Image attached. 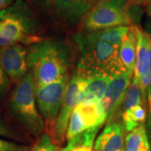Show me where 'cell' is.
Returning a JSON list of instances; mask_svg holds the SVG:
<instances>
[{
    "mask_svg": "<svg viewBox=\"0 0 151 151\" xmlns=\"http://www.w3.org/2000/svg\"><path fill=\"white\" fill-rule=\"evenodd\" d=\"M27 65L35 86H45L68 74V53L62 44L42 40L29 45Z\"/></svg>",
    "mask_w": 151,
    "mask_h": 151,
    "instance_id": "1",
    "label": "cell"
},
{
    "mask_svg": "<svg viewBox=\"0 0 151 151\" xmlns=\"http://www.w3.org/2000/svg\"><path fill=\"white\" fill-rule=\"evenodd\" d=\"M6 109L11 120L30 137L37 139L46 131L35 100L34 80L29 72L11 92Z\"/></svg>",
    "mask_w": 151,
    "mask_h": 151,
    "instance_id": "2",
    "label": "cell"
},
{
    "mask_svg": "<svg viewBox=\"0 0 151 151\" xmlns=\"http://www.w3.org/2000/svg\"><path fill=\"white\" fill-rule=\"evenodd\" d=\"M0 48L14 44L30 45L42 39L36 35L35 21L21 1L0 11Z\"/></svg>",
    "mask_w": 151,
    "mask_h": 151,
    "instance_id": "3",
    "label": "cell"
},
{
    "mask_svg": "<svg viewBox=\"0 0 151 151\" xmlns=\"http://www.w3.org/2000/svg\"><path fill=\"white\" fill-rule=\"evenodd\" d=\"M81 48L82 55L77 70L81 73H105L112 76L123 72L119 64V47L87 34L81 40Z\"/></svg>",
    "mask_w": 151,
    "mask_h": 151,
    "instance_id": "4",
    "label": "cell"
},
{
    "mask_svg": "<svg viewBox=\"0 0 151 151\" xmlns=\"http://www.w3.org/2000/svg\"><path fill=\"white\" fill-rule=\"evenodd\" d=\"M129 0H102L83 18L82 27L88 33L118 26H131Z\"/></svg>",
    "mask_w": 151,
    "mask_h": 151,
    "instance_id": "5",
    "label": "cell"
},
{
    "mask_svg": "<svg viewBox=\"0 0 151 151\" xmlns=\"http://www.w3.org/2000/svg\"><path fill=\"white\" fill-rule=\"evenodd\" d=\"M86 86L84 76L76 70L69 79L66 86L63 103L56 118L54 127L49 134L55 145L60 147L66 140V131L70 115L79 103L80 97Z\"/></svg>",
    "mask_w": 151,
    "mask_h": 151,
    "instance_id": "6",
    "label": "cell"
},
{
    "mask_svg": "<svg viewBox=\"0 0 151 151\" xmlns=\"http://www.w3.org/2000/svg\"><path fill=\"white\" fill-rule=\"evenodd\" d=\"M68 81L69 76L66 74L50 84L35 86L38 109L45 123L46 133L48 134L51 132L54 127L63 103Z\"/></svg>",
    "mask_w": 151,
    "mask_h": 151,
    "instance_id": "7",
    "label": "cell"
},
{
    "mask_svg": "<svg viewBox=\"0 0 151 151\" xmlns=\"http://www.w3.org/2000/svg\"><path fill=\"white\" fill-rule=\"evenodd\" d=\"M134 28L137 38V49L134 72L133 76L139 83L142 101L146 108L147 94L151 86V68L150 64L151 35L144 31L136 24H134Z\"/></svg>",
    "mask_w": 151,
    "mask_h": 151,
    "instance_id": "8",
    "label": "cell"
},
{
    "mask_svg": "<svg viewBox=\"0 0 151 151\" xmlns=\"http://www.w3.org/2000/svg\"><path fill=\"white\" fill-rule=\"evenodd\" d=\"M133 76L128 72H121L111 76L105 95L98 103L107 119V123L117 117V113L119 111L126 91L132 81Z\"/></svg>",
    "mask_w": 151,
    "mask_h": 151,
    "instance_id": "9",
    "label": "cell"
},
{
    "mask_svg": "<svg viewBox=\"0 0 151 151\" xmlns=\"http://www.w3.org/2000/svg\"><path fill=\"white\" fill-rule=\"evenodd\" d=\"M107 122L99 104L85 106L78 103L70 115L66 131V140L93 127H103ZM65 140V141H66Z\"/></svg>",
    "mask_w": 151,
    "mask_h": 151,
    "instance_id": "10",
    "label": "cell"
},
{
    "mask_svg": "<svg viewBox=\"0 0 151 151\" xmlns=\"http://www.w3.org/2000/svg\"><path fill=\"white\" fill-rule=\"evenodd\" d=\"M0 65L11 82L17 84L28 73L27 48L21 44L1 47Z\"/></svg>",
    "mask_w": 151,
    "mask_h": 151,
    "instance_id": "11",
    "label": "cell"
},
{
    "mask_svg": "<svg viewBox=\"0 0 151 151\" xmlns=\"http://www.w3.org/2000/svg\"><path fill=\"white\" fill-rule=\"evenodd\" d=\"M125 129L116 119L108 122L94 143L93 151H124Z\"/></svg>",
    "mask_w": 151,
    "mask_h": 151,
    "instance_id": "12",
    "label": "cell"
},
{
    "mask_svg": "<svg viewBox=\"0 0 151 151\" xmlns=\"http://www.w3.org/2000/svg\"><path fill=\"white\" fill-rule=\"evenodd\" d=\"M81 74L85 77L86 86L81 92L79 103L85 106H90L100 103L105 95L111 76L105 73Z\"/></svg>",
    "mask_w": 151,
    "mask_h": 151,
    "instance_id": "13",
    "label": "cell"
},
{
    "mask_svg": "<svg viewBox=\"0 0 151 151\" xmlns=\"http://www.w3.org/2000/svg\"><path fill=\"white\" fill-rule=\"evenodd\" d=\"M137 38L134 24L129 26V32L119 49V64L123 72H128L134 75L136 62Z\"/></svg>",
    "mask_w": 151,
    "mask_h": 151,
    "instance_id": "14",
    "label": "cell"
},
{
    "mask_svg": "<svg viewBox=\"0 0 151 151\" xmlns=\"http://www.w3.org/2000/svg\"><path fill=\"white\" fill-rule=\"evenodd\" d=\"M124 151H151L145 124L128 133L124 140Z\"/></svg>",
    "mask_w": 151,
    "mask_h": 151,
    "instance_id": "15",
    "label": "cell"
},
{
    "mask_svg": "<svg viewBox=\"0 0 151 151\" xmlns=\"http://www.w3.org/2000/svg\"><path fill=\"white\" fill-rule=\"evenodd\" d=\"M0 137L20 144L31 143L32 139L17 124L0 115Z\"/></svg>",
    "mask_w": 151,
    "mask_h": 151,
    "instance_id": "16",
    "label": "cell"
},
{
    "mask_svg": "<svg viewBox=\"0 0 151 151\" xmlns=\"http://www.w3.org/2000/svg\"><path fill=\"white\" fill-rule=\"evenodd\" d=\"M103 127L101 126L93 127L73 136L70 139L66 140V145L62 147L61 151H70L74 149L81 147L92 148V146L94 145L97 133Z\"/></svg>",
    "mask_w": 151,
    "mask_h": 151,
    "instance_id": "17",
    "label": "cell"
},
{
    "mask_svg": "<svg viewBox=\"0 0 151 151\" xmlns=\"http://www.w3.org/2000/svg\"><path fill=\"white\" fill-rule=\"evenodd\" d=\"M146 108L143 105H137L121 113L122 124L126 133H129L146 121Z\"/></svg>",
    "mask_w": 151,
    "mask_h": 151,
    "instance_id": "18",
    "label": "cell"
},
{
    "mask_svg": "<svg viewBox=\"0 0 151 151\" xmlns=\"http://www.w3.org/2000/svg\"><path fill=\"white\" fill-rule=\"evenodd\" d=\"M129 26H118V27L105 29L88 34L97 40L106 41L119 48L124 37L129 32Z\"/></svg>",
    "mask_w": 151,
    "mask_h": 151,
    "instance_id": "19",
    "label": "cell"
},
{
    "mask_svg": "<svg viewBox=\"0 0 151 151\" xmlns=\"http://www.w3.org/2000/svg\"><path fill=\"white\" fill-rule=\"evenodd\" d=\"M60 15L70 21H76L80 17L79 0H50Z\"/></svg>",
    "mask_w": 151,
    "mask_h": 151,
    "instance_id": "20",
    "label": "cell"
},
{
    "mask_svg": "<svg viewBox=\"0 0 151 151\" xmlns=\"http://www.w3.org/2000/svg\"><path fill=\"white\" fill-rule=\"evenodd\" d=\"M137 105H143L142 101V96H141V91L139 83L137 79H135L133 76L132 81L130 83L129 86L128 87L125 96H124L123 103L121 104V107L119 108L120 114L125 111L129 110L131 108L137 106ZM145 107V106H144Z\"/></svg>",
    "mask_w": 151,
    "mask_h": 151,
    "instance_id": "21",
    "label": "cell"
},
{
    "mask_svg": "<svg viewBox=\"0 0 151 151\" xmlns=\"http://www.w3.org/2000/svg\"><path fill=\"white\" fill-rule=\"evenodd\" d=\"M62 147L55 145L50 135L45 132L39 138L29 151H61Z\"/></svg>",
    "mask_w": 151,
    "mask_h": 151,
    "instance_id": "22",
    "label": "cell"
},
{
    "mask_svg": "<svg viewBox=\"0 0 151 151\" xmlns=\"http://www.w3.org/2000/svg\"><path fill=\"white\" fill-rule=\"evenodd\" d=\"M30 146L0 138V151H29Z\"/></svg>",
    "mask_w": 151,
    "mask_h": 151,
    "instance_id": "23",
    "label": "cell"
},
{
    "mask_svg": "<svg viewBox=\"0 0 151 151\" xmlns=\"http://www.w3.org/2000/svg\"><path fill=\"white\" fill-rule=\"evenodd\" d=\"M11 84L12 82L0 65V103L4 101V99L9 92Z\"/></svg>",
    "mask_w": 151,
    "mask_h": 151,
    "instance_id": "24",
    "label": "cell"
},
{
    "mask_svg": "<svg viewBox=\"0 0 151 151\" xmlns=\"http://www.w3.org/2000/svg\"><path fill=\"white\" fill-rule=\"evenodd\" d=\"M146 121L145 128L147 131V134L150 141V145L151 148V86L149 88L148 94H147V104H146Z\"/></svg>",
    "mask_w": 151,
    "mask_h": 151,
    "instance_id": "25",
    "label": "cell"
},
{
    "mask_svg": "<svg viewBox=\"0 0 151 151\" xmlns=\"http://www.w3.org/2000/svg\"><path fill=\"white\" fill-rule=\"evenodd\" d=\"M102 0H81L80 3V17L83 19L84 16L94 6Z\"/></svg>",
    "mask_w": 151,
    "mask_h": 151,
    "instance_id": "26",
    "label": "cell"
},
{
    "mask_svg": "<svg viewBox=\"0 0 151 151\" xmlns=\"http://www.w3.org/2000/svg\"><path fill=\"white\" fill-rule=\"evenodd\" d=\"M14 0H0V11L4 10L13 4Z\"/></svg>",
    "mask_w": 151,
    "mask_h": 151,
    "instance_id": "27",
    "label": "cell"
},
{
    "mask_svg": "<svg viewBox=\"0 0 151 151\" xmlns=\"http://www.w3.org/2000/svg\"><path fill=\"white\" fill-rule=\"evenodd\" d=\"M151 2V0H136L134 1V3L136 4L137 5H146L148 4H150Z\"/></svg>",
    "mask_w": 151,
    "mask_h": 151,
    "instance_id": "28",
    "label": "cell"
},
{
    "mask_svg": "<svg viewBox=\"0 0 151 151\" xmlns=\"http://www.w3.org/2000/svg\"><path fill=\"white\" fill-rule=\"evenodd\" d=\"M70 151H93L92 148H87V147H81V148H76Z\"/></svg>",
    "mask_w": 151,
    "mask_h": 151,
    "instance_id": "29",
    "label": "cell"
},
{
    "mask_svg": "<svg viewBox=\"0 0 151 151\" xmlns=\"http://www.w3.org/2000/svg\"><path fill=\"white\" fill-rule=\"evenodd\" d=\"M145 11H146V13H147V15L151 19V2L150 3V4H146Z\"/></svg>",
    "mask_w": 151,
    "mask_h": 151,
    "instance_id": "30",
    "label": "cell"
},
{
    "mask_svg": "<svg viewBox=\"0 0 151 151\" xmlns=\"http://www.w3.org/2000/svg\"><path fill=\"white\" fill-rule=\"evenodd\" d=\"M0 27H1V21H0Z\"/></svg>",
    "mask_w": 151,
    "mask_h": 151,
    "instance_id": "31",
    "label": "cell"
},
{
    "mask_svg": "<svg viewBox=\"0 0 151 151\" xmlns=\"http://www.w3.org/2000/svg\"><path fill=\"white\" fill-rule=\"evenodd\" d=\"M79 2H80V3H81V0H79Z\"/></svg>",
    "mask_w": 151,
    "mask_h": 151,
    "instance_id": "32",
    "label": "cell"
},
{
    "mask_svg": "<svg viewBox=\"0 0 151 151\" xmlns=\"http://www.w3.org/2000/svg\"><path fill=\"white\" fill-rule=\"evenodd\" d=\"M134 1H136V0H134Z\"/></svg>",
    "mask_w": 151,
    "mask_h": 151,
    "instance_id": "33",
    "label": "cell"
}]
</instances>
